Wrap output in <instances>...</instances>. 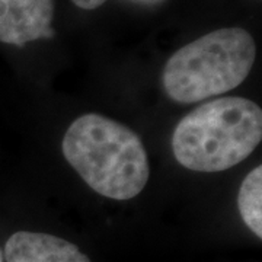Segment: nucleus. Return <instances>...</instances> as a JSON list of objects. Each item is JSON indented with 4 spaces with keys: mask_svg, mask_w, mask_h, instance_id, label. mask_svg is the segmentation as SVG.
<instances>
[{
    "mask_svg": "<svg viewBox=\"0 0 262 262\" xmlns=\"http://www.w3.org/2000/svg\"><path fill=\"white\" fill-rule=\"evenodd\" d=\"M70 166L99 195L131 200L147 185L149 156L134 131L99 114L70 124L61 143Z\"/></svg>",
    "mask_w": 262,
    "mask_h": 262,
    "instance_id": "nucleus-1",
    "label": "nucleus"
},
{
    "mask_svg": "<svg viewBox=\"0 0 262 262\" xmlns=\"http://www.w3.org/2000/svg\"><path fill=\"white\" fill-rule=\"evenodd\" d=\"M261 139L259 105L226 96L201 103L185 115L173 130L172 150L184 168L214 173L244 162Z\"/></svg>",
    "mask_w": 262,
    "mask_h": 262,
    "instance_id": "nucleus-2",
    "label": "nucleus"
},
{
    "mask_svg": "<svg viewBox=\"0 0 262 262\" xmlns=\"http://www.w3.org/2000/svg\"><path fill=\"white\" fill-rule=\"evenodd\" d=\"M255 57L256 46L248 31L217 29L179 48L163 67L162 84L175 102H201L237 88Z\"/></svg>",
    "mask_w": 262,
    "mask_h": 262,
    "instance_id": "nucleus-3",
    "label": "nucleus"
},
{
    "mask_svg": "<svg viewBox=\"0 0 262 262\" xmlns=\"http://www.w3.org/2000/svg\"><path fill=\"white\" fill-rule=\"evenodd\" d=\"M54 0H0V42L22 47L53 37Z\"/></svg>",
    "mask_w": 262,
    "mask_h": 262,
    "instance_id": "nucleus-4",
    "label": "nucleus"
},
{
    "mask_svg": "<svg viewBox=\"0 0 262 262\" xmlns=\"http://www.w3.org/2000/svg\"><path fill=\"white\" fill-rule=\"evenodd\" d=\"M3 258L6 262H92L75 244L38 232L12 234Z\"/></svg>",
    "mask_w": 262,
    "mask_h": 262,
    "instance_id": "nucleus-5",
    "label": "nucleus"
},
{
    "mask_svg": "<svg viewBox=\"0 0 262 262\" xmlns=\"http://www.w3.org/2000/svg\"><path fill=\"white\" fill-rule=\"evenodd\" d=\"M237 207L244 223L259 239L262 237V166L251 170L244 179L239 194Z\"/></svg>",
    "mask_w": 262,
    "mask_h": 262,
    "instance_id": "nucleus-6",
    "label": "nucleus"
},
{
    "mask_svg": "<svg viewBox=\"0 0 262 262\" xmlns=\"http://www.w3.org/2000/svg\"><path fill=\"white\" fill-rule=\"evenodd\" d=\"M77 8L84 10H94L99 6H102L106 0H72Z\"/></svg>",
    "mask_w": 262,
    "mask_h": 262,
    "instance_id": "nucleus-7",
    "label": "nucleus"
},
{
    "mask_svg": "<svg viewBox=\"0 0 262 262\" xmlns=\"http://www.w3.org/2000/svg\"><path fill=\"white\" fill-rule=\"evenodd\" d=\"M3 259H5V258H3V253L0 251V262H3Z\"/></svg>",
    "mask_w": 262,
    "mask_h": 262,
    "instance_id": "nucleus-8",
    "label": "nucleus"
}]
</instances>
